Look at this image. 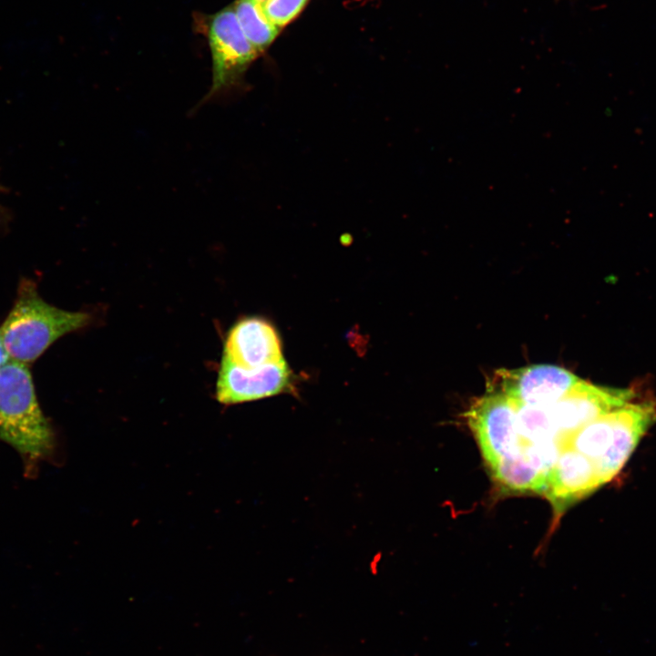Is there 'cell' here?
<instances>
[{"mask_svg":"<svg viewBox=\"0 0 656 656\" xmlns=\"http://www.w3.org/2000/svg\"><path fill=\"white\" fill-rule=\"evenodd\" d=\"M90 321L87 313L49 304L33 280L22 278L14 305L0 325V348L8 359L28 365L56 340L82 329Z\"/></svg>","mask_w":656,"mask_h":656,"instance_id":"cell-1","label":"cell"},{"mask_svg":"<svg viewBox=\"0 0 656 656\" xmlns=\"http://www.w3.org/2000/svg\"><path fill=\"white\" fill-rule=\"evenodd\" d=\"M0 439L28 463L47 456L54 446L28 365L5 354L0 362Z\"/></svg>","mask_w":656,"mask_h":656,"instance_id":"cell-2","label":"cell"},{"mask_svg":"<svg viewBox=\"0 0 656 656\" xmlns=\"http://www.w3.org/2000/svg\"><path fill=\"white\" fill-rule=\"evenodd\" d=\"M195 17L197 31L207 38L211 54L212 84L207 98L241 87L247 70L260 54L242 32L231 4Z\"/></svg>","mask_w":656,"mask_h":656,"instance_id":"cell-3","label":"cell"},{"mask_svg":"<svg viewBox=\"0 0 656 656\" xmlns=\"http://www.w3.org/2000/svg\"><path fill=\"white\" fill-rule=\"evenodd\" d=\"M466 416L489 469L521 451L517 405L503 392L487 388Z\"/></svg>","mask_w":656,"mask_h":656,"instance_id":"cell-4","label":"cell"},{"mask_svg":"<svg viewBox=\"0 0 656 656\" xmlns=\"http://www.w3.org/2000/svg\"><path fill=\"white\" fill-rule=\"evenodd\" d=\"M579 380L562 367L536 364L498 370L487 388L503 392L518 405L548 407L565 395Z\"/></svg>","mask_w":656,"mask_h":656,"instance_id":"cell-5","label":"cell"},{"mask_svg":"<svg viewBox=\"0 0 656 656\" xmlns=\"http://www.w3.org/2000/svg\"><path fill=\"white\" fill-rule=\"evenodd\" d=\"M635 396L628 388H612L579 379L569 391L546 407L561 442L595 418L630 403Z\"/></svg>","mask_w":656,"mask_h":656,"instance_id":"cell-6","label":"cell"},{"mask_svg":"<svg viewBox=\"0 0 656 656\" xmlns=\"http://www.w3.org/2000/svg\"><path fill=\"white\" fill-rule=\"evenodd\" d=\"M292 391V373L285 360L243 368L222 356L216 383L217 400L235 405Z\"/></svg>","mask_w":656,"mask_h":656,"instance_id":"cell-7","label":"cell"},{"mask_svg":"<svg viewBox=\"0 0 656 656\" xmlns=\"http://www.w3.org/2000/svg\"><path fill=\"white\" fill-rule=\"evenodd\" d=\"M223 357L243 368H257L284 361L281 338L267 320L251 316L229 330Z\"/></svg>","mask_w":656,"mask_h":656,"instance_id":"cell-8","label":"cell"},{"mask_svg":"<svg viewBox=\"0 0 656 656\" xmlns=\"http://www.w3.org/2000/svg\"><path fill=\"white\" fill-rule=\"evenodd\" d=\"M602 485L597 468L590 459L569 446H563L547 476L543 494L559 516L570 504Z\"/></svg>","mask_w":656,"mask_h":656,"instance_id":"cell-9","label":"cell"},{"mask_svg":"<svg viewBox=\"0 0 656 656\" xmlns=\"http://www.w3.org/2000/svg\"><path fill=\"white\" fill-rule=\"evenodd\" d=\"M656 420V406L651 402H630L616 409L613 441L606 454L594 464L603 484L622 468L640 439Z\"/></svg>","mask_w":656,"mask_h":656,"instance_id":"cell-10","label":"cell"},{"mask_svg":"<svg viewBox=\"0 0 656 656\" xmlns=\"http://www.w3.org/2000/svg\"><path fill=\"white\" fill-rule=\"evenodd\" d=\"M498 487L511 494H543L547 475L538 470L521 451L489 469Z\"/></svg>","mask_w":656,"mask_h":656,"instance_id":"cell-11","label":"cell"},{"mask_svg":"<svg viewBox=\"0 0 656 656\" xmlns=\"http://www.w3.org/2000/svg\"><path fill=\"white\" fill-rule=\"evenodd\" d=\"M231 5L245 36L261 55L273 43L281 29L268 20L261 5L255 0H235Z\"/></svg>","mask_w":656,"mask_h":656,"instance_id":"cell-12","label":"cell"},{"mask_svg":"<svg viewBox=\"0 0 656 656\" xmlns=\"http://www.w3.org/2000/svg\"><path fill=\"white\" fill-rule=\"evenodd\" d=\"M516 405L518 428L522 446L551 439L558 440V431L546 407Z\"/></svg>","mask_w":656,"mask_h":656,"instance_id":"cell-13","label":"cell"},{"mask_svg":"<svg viewBox=\"0 0 656 656\" xmlns=\"http://www.w3.org/2000/svg\"><path fill=\"white\" fill-rule=\"evenodd\" d=\"M310 0H267L261 4L264 15L279 29L293 21Z\"/></svg>","mask_w":656,"mask_h":656,"instance_id":"cell-14","label":"cell"},{"mask_svg":"<svg viewBox=\"0 0 656 656\" xmlns=\"http://www.w3.org/2000/svg\"><path fill=\"white\" fill-rule=\"evenodd\" d=\"M3 357H4V354L0 348V362L2 361Z\"/></svg>","mask_w":656,"mask_h":656,"instance_id":"cell-15","label":"cell"},{"mask_svg":"<svg viewBox=\"0 0 656 656\" xmlns=\"http://www.w3.org/2000/svg\"><path fill=\"white\" fill-rule=\"evenodd\" d=\"M255 1H257L260 4H262V3L266 2L267 0H255Z\"/></svg>","mask_w":656,"mask_h":656,"instance_id":"cell-16","label":"cell"}]
</instances>
